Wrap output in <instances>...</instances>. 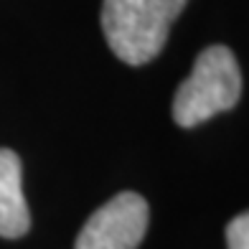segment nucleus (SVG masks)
<instances>
[{
	"label": "nucleus",
	"mask_w": 249,
	"mask_h": 249,
	"mask_svg": "<svg viewBox=\"0 0 249 249\" xmlns=\"http://www.w3.org/2000/svg\"><path fill=\"white\" fill-rule=\"evenodd\" d=\"M226 247L229 249H249V219L247 213L234 216L226 226Z\"/></svg>",
	"instance_id": "5"
},
{
	"label": "nucleus",
	"mask_w": 249,
	"mask_h": 249,
	"mask_svg": "<svg viewBox=\"0 0 249 249\" xmlns=\"http://www.w3.org/2000/svg\"><path fill=\"white\" fill-rule=\"evenodd\" d=\"M20 158L0 148V236L5 239H18L31 229V211L20 186Z\"/></svg>",
	"instance_id": "4"
},
{
	"label": "nucleus",
	"mask_w": 249,
	"mask_h": 249,
	"mask_svg": "<svg viewBox=\"0 0 249 249\" xmlns=\"http://www.w3.org/2000/svg\"><path fill=\"white\" fill-rule=\"evenodd\" d=\"M188 0H105L102 31L112 53L130 66L153 61L163 51L173 20Z\"/></svg>",
	"instance_id": "1"
},
{
	"label": "nucleus",
	"mask_w": 249,
	"mask_h": 249,
	"mask_svg": "<svg viewBox=\"0 0 249 249\" xmlns=\"http://www.w3.org/2000/svg\"><path fill=\"white\" fill-rule=\"evenodd\" d=\"M148 224V201L135 191H122L87 219L74 249H138Z\"/></svg>",
	"instance_id": "3"
},
{
	"label": "nucleus",
	"mask_w": 249,
	"mask_h": 249,
	"mask_svg": "<svg viewBox=\"0 0 249 249\" xmlns=\"http://www.w3.org/2000/svg\"><path fill=\"white\" fill-rule=\"evenodd\" d=\"M242 97V71L229 46L203 49L191 69L188 79L178 84L173 97V120L178 127L196 124L231 109Z\"/></svg>",
	"instance_id": "2"
}]
</instances>
